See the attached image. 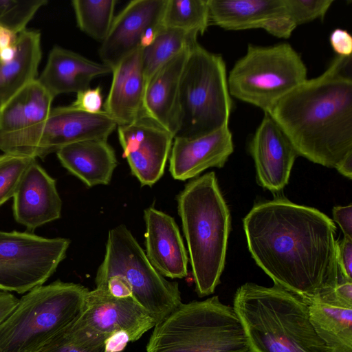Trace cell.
<instances>
[{
	"label": "cell",
	"mask_w": 352,
	"mask_h": 352,
	"mask_svg": "<svg viewBox=\"0 0 352 352\" xmlns=\"http://www.w3.org/2000/svg\"><path fill=\"white\" fill-rule=\"evenodd\" d=\"M243 222L252 257L275 285L309 301L338 283L336 227L322 212L278 196L256 203Z\"/></svg>",
	"instance_id": "1"
},
{
	"label": "cell",
	"mask_w": 352,
	"mask_h": 352,
	"mask_svg": "<svg viewBox=\"0 0 352 352\" xmlns=\"http://www.w3.org/2000/svg\"><path fill=\"white\" fill-rule=\"evenodd\" d=\"M71 105L87 113L101 112L104 105L102 88H88L77 93L76 98Z\"/></svg>",
	"instance_id": "35"
},
{
	"label": "cell",
	"mask_w": 352,
	"mask_h": 352,
	"mask_svg": "<svg viewBox=\"0 0 352 352\" xmlns=\"http://www.w3.org/2000/svg\"><path fill=\"white\" fill-rule=\"evenodd\" d=\"M109 73H112V68L103 63L93 61L69 50L54 46L37 80L55 98L59 94H77L87 89L93 79Z\"/></svg>",
	"instance_id": "21"
},
{
	"label": "cell",
	"mask_w": 352,
	"mask_h": 352,
	"mask_svg": "<svg viewBox=\"0 0 352 352\" xmlns=\"http://www.w3.org/2000/svg\"><path fill=\"white\" fill-rule=\"evenodd\" d=\"M61 164L89 187L107 185L118 162L107 140H89L67 145L56 152Z\"/></svg>",
	"instance_id": "23"
},
{
	"label": "cell",
	"mask_w": 352,
	"mask_h": 352,
	"mask_svg": "<svg viewBox=\"0 0 352 352\" xmlns=\"http://www.w3.org/2000/svg\"><path fill=\"white\" fill-rule=\"evenodd\" d=\"M62 201L56 181L36 161L26 170L13 197V214L29 230L60 218Z\"/></svg>",
	"instance_id": "18"
},
{
	"label": "cell",
	"mask_w": 352,
	"mask_h": 352,
	"mask_svg": "<svg viewBox=\"0 0 352 352\" xmlns=\"http://www.w3.org/2000/svg\"><path fill=\"white\" fill-rule=\"evenodd\" d=\"M156 323L132 297L117 298L96 288L88 291L82 311L69 328L88 341L106 344L109 338L119 335L135 342Z\"/></svg>",
	"instance_id": "12"
},
{
	"label": "cell",
	"mask_w": 352,
	"mask_h": 352,
	"mask_svg": "<svg viewBox=\"0 0 352 352\" xmlns=\"http://www.w3.org/2000/svg\"><path fill=\"white\" fill-rule=\"evenodd\" d=\"M145 254L163 276L182 278L188 274V256L178 226L170 215L149 207L144 210Z\"/></svg>",
	"instance_id": "19"
},
{
	"label": "cell",
	"mask_w": 352,
	"mask_h": 352,
	"mask_svg": "<svg viewBox=\"0 0 352 352\" xmlns=\"http://www.w3.org/2000/svg\"><path fill=\"white\" fill-rule=\"evenodd\" d=\"M337 170L342 175L351 179L352 178V157L343 162Z\"/></svg>",
	"instance_id": "42"
},
{
	"label": "cell",
	"mask_w": 352,
	"mask_h": 352,
	"mask_svg": "<svg viewBox=\"0 0 352 352\" xmlns=\"http://www.w3.org/2000/svg\"><path fill=\"white\" fill-rule=\"evenodd\" d=\"M192 45L184 49L163 65L149 80L145 89L144 116L153 120L173 135L177 130L181 77Z\"/></svg>",
	"instance_id": "22"
},
{
	"label": "cell",
	"mask_w": 352,
	"mask_h": 352,
	"mask_svg": "<svg viewBox=\"0 0 352 352\" xmlns=\"http://www.w3.org/2000/svg\"><path fill=\"white\" fill-rule=\"evenodd\" d=\"M116 0H74L72 1L79 29L101 43L107 38L114 16Z\"/></svg>",
	"instance_id": "29"
},
{
	"label": "cell",
	"mask_w": 352,
	"mask_h": 352,
	"mask_svg": "<svg viewBox=\"0 0 352 352\" xmlns=\"http://www.w3.org/2000/svg\"><path fill=\"white\" fill-rule=\"evenodd\" d=\"M233 307L251 352H327L307 301L282 287L246 283L237 289Z\"/></svg>",
	"instance_id": "3"
},
{
	"label": "cell",
	"mask_w": 352,
	"mask_h": 352,
	"mask_svg": "<svg viewBox=\"0 0 352 352\" xmlns=\"http://www.w3.org/2000/svg\"><path fill=\"white\" fill-rule=\"evenodd\" d=\"M54 98L37 79L30 83L0 108V135L37 129L47 120Z\"/></svg>",
	"instance_id": "24"
},
{
	"label": "cell",
	"mask_w": 352,
	"mask_h": 352,
	"mask_svg": "<svg viewBox=\"0 0 352 352\" xmlns=\"http://www.w3.org/2000/svg\"><path fill=\"white\" fill-rule=\"evenodd\" d=\"M209 22L228 30L261 28L289 38L296 26L289 18L285 0H208Z\"/></svg>",
	"instance_id": "15"
},
{
	"label": "cell",
	"mask_w": 352,
	"mask_h": 352,
	"mask_svg": "<svg viewBox=\"0 0 352 352\" xmlns=\"http://www.w3.org/2000/svg\"><path fill=\"white\" fill-rule=\"evenodd\" d=\"M41 56L38 31L25 30L18 34L14 58L0 61V108L37 79Z\"/></svg>",
	"instance_id": "25"
},
{
	"label": "cell",
	"mask_w": 352,
	"mask_h": 352,
	"mask_svg": "<svg viewBox=\"0 0 352 352\" xmlns=\"http://www.w3.org/2000/svg\"><path fill=\"white\" fill-rule=\"evenodd\" d=\"M38 352H106V344H97L74 333L69 327Z\"/></svg>",
	"instance_id": "33"
},
{
	"label": "cell",
	"mask_w": 352,
	"mask_h": 352,
	"mask_svg": "<svg viewBox=\"0 0 352 352\" xmlns=\"http://www.w3.org/2000/svg\"><path fill=\"white\" fill-rule=\"evenodd\" d=\"M329 41L338 56H351L352 37L346 30L340 28L335 29L330 34Z\"/></svg>",
	"instance_id": "37"
},
{
	"label": "cell",
	"mask_w": 352,
	"mask_h": 352,
	"mask_svg": "<svg viewBox=\"0 0 352 352\" xmlns=\"http://www.w3.org/2000/svg\"><path fill=\"white\" fill-rule=\"evenodd\" d=\"M18 40V34L9 29L0 27V50L14 47Z\"/></svg>",
	"instance_id": "41"
},
{
	"label": "cell",
	"mask_w": 352,
	"mask_h": 352,
	"mask_svg": "<svg viewBox=\"0 0 352 352\" xmlns=\"http://www.w3.org/2000/svg\"><path fill=\"white\" fill-rule=\"evenodd\" d=\"M256 168V180L263 188L279 192L288 184L298 154L275 120L267 113L249 144Z\"/></svg>",
	"instance_id": "16"
},
{
	"label": "cell",
	"mask_w": 352,
	"mask_h": 352,
	"mask_svg": "<svg viewBox=\"0 0 352 352\" xmlns=\"http://www.w3.org/2000/svg\"><path fill=\"white\" fill-rule=\"evenodd\" d=\"M70 241L0 231V289L24 294L43 285L65 258Z\"/></svg>",
	"instance_id": "11"
},
{
	"label": "cell",
	"mask_w": 352,
	"mask_h": 352,
	"mask_svg": "<svg viewBox=\"0 0 352 352\" xmlns=\"http://www.w3.org/2000/svg\"><path fill=\"white\" fill-rule=\"evenodd\" d=\"M197 38L195 34L162 25L151 44L142 49V62L146 85L163 65L184 49L197 43Z\"/></svg>",
	"instance_id": "27"
},
{
	"label": "cell",
	"mask_w": 352,
	"mask_h": 352,
	"mask_svg": "<svg viewBox=\"0 0 352 352\" xmlns=\"http://www.w3.org/2000/svg\"><path fill=\"white\" fill-rule=\"evenodd\" d=\"M88 291L59 280L29 291L0 323V352H38L78 318Z\"/></svg>",
	"instance_id": "6"
},
{
	"label": "cell",
	"mask_w": 352,
	"mask_h": 352,
	"mask_svg": "<svg viewBox=\"0 0 352 352\" xmlns=\"http://www.w3.org/2000/svg\"><path fill=\"white\" fill-rule=\"evenodd\" d=\"M118 127L104 111L96 113L72 105L52 108L37 129L12 136L0 135V150L33 158L45 157L61 148L89 140H107Z\"/></svg>",
	"instance_id": "10"
},
{
	"label": "cell",
	"mask_w": 352,
	"mask_h": 352,
	"mask_svg": "<svg viewBox=\"0 0 352 352\" xmlns=\"http://www.w3.org/2000/svg\"><path fill=\"white\" fill-rule=\"evenodd\" d=\"M337 262L340 276L352 280V238L344 236L338 241Z\"/></svg>",
	"instance_id": "36"
},
{
	"label": "cell",
	"mask_w": 352,
	"mask_h": 352,
	"mask_svg": "<svg viewBox=\"0 0 352 352\" xmlns=\"http://www.w3.org/2000/svg\"><path fill=\"white\" fill-rule=\"evenodd\" d=\"M209 24L208 0H167L162 26L198 36L204 34Z\"/></svg>",
	"instance_id": "28"
},
{
	"label": "cell",
	"mask_w": 352,
	"mask_h": 352,
	"mask_svg": "<svg viewBox=\"0 0 352 352\" xmlns=\"http://www.w3.org/2000/svg\"><path fill=\"white\" fill-rule=\"evenodd\" d=\"M333 3V0H285L287 15L296 27L322 19Z\"/></svg>",
	"instance_id": "32"
},
{
	"label": "cell",
	"mask_w": 352,
	"mask_h": 352,
	"mask_svg": "<svg viewBox=\"0 0 352 352\" xmlns=\"http://www.w3.org/2000/svg\"><path fill=\"white\" fill-rule=\"evenodd\" d=\"M118 135L132 174L142 186H151L162 176L174 135L148 117L118 126Z\"/></svg>",
	"instance_id": "14"
},
{
	"label": "cell",
	"mask_w": 352,
	"mask_h": 352,
	"mask_svg": "<svg viewBox=\"0 0 352 352\" xmlns=\"http://www.w3.org/2000/svg\"><path fill=\"white\" fill-rule=\"evenodd\" d=\"M146 352H251L233 307L217 296L181 303L158 321Z\"/></svg>",
	"instance_id": "5"
},
{
	"label": "cell",
	"mask_w": 352,
	"mask_h": 352,
	"mask_svg": "<svg viewBox=\"0 0 352 352\" xmlns=\"http://www.w3.org/2000/svg\"><path fill=\"white\" fill-rule=\"evenodd\" d=\"M232 104L223 58L195 43L181 77L174 138H197L228 125Z\"/></svg>",
	"instance_id": "7"
},
{
	"label": "cell",
	"mask_w": 352,
	"mask_h": 352,
	"mask_svg": "<svg viewBox=\"0 0 352 352\" xmlns=\"http://www.w3.org/2000/svg\"><path fill=\"white\" fill-rule=\"evenodd\" d=\"M46 3V0H0V27L20 34L26 30L28 23Z\"/></svg>",
	"instance_id": "30"
},
{
	"label": "cell",
	"mask_w": 352,
	"mask_h": 352,
	"mask_svg": "<svg viewBox=\"0 0 352 352\" xmlns=\"http://www.w3.org/2000/svg\"><path fill=\"white\" fill-rule=\"evenodd\" d=\"M167 0H135L115 16L98 53L113 69L122 59L153 41L162 27Z\"/></svg>",
	"instance_id": "13"
},
{
	"label": "cell",
	"mask_w": 352,
	"mask_h": 352,
	"mask_svg": "<svg viewBox=\"0 0 352 352\" xmlns=\"http://www.w3.org/2000/svg\"><path fill=\"white\" fill-rule=\"evenodd\" d=\"M309 318L327 352H352V308L307 301Z\"/></svg>",
	"instance_id": "26"
},
{
	"label": "cell",
	"mask_w": 352,
	"mask_h": 352,
	"mask_svg": "<svg viewBox=\"0 0 352 352\" xmlns=\"http://www.w3.org/2000/svg\"><path fill=\"white\" fill-rule=\"evenodd\" d=\"M269 114L298 155L337 170L352 157V56H337L321 75L305 80Z\"/></svg>",
	"instance_id": "2"
},
{
	"label": "cell",
	"mask_w": 352,
	"mask_h": 352,
	"mask_svg": "<svg viewBox=\"0 0 352 352\" xmlns=\"http://www.w3.org/2000/svg\"><path fill=\"white\" fill-rule=\"evenodd\" d=\"M196 292L214 293L225 267L231 230L230 210L214 172L189 182L177 196Z\"/></svg>",
	"instance_id": "4"
},
{
	"label": "cell",
	"mask_w": 352,
	"mask_h": 352,
	"mask_svg": "<svg viewBox=\"0 0 352 352\" xmlns=\"http://www.w3.org/2000/svg\"><path fill=\"white\" fill-rule=\"evenodd\" d=\"M19 302V298L10 292H0V323L13 311Z\"/></svg>",
	"instance_id": "40"
},
{
	"label": "cell",
	"mask_w": 352,
	"mask_h": 352,
	"mask_svg": "<svg viewBox=\"0 0 352 352\" xmlns=\"http://www.w3.org/2000/svg\"><path fill=\"white\" fill-rule=\"evenodd\" d=\"M142 49L122 59L112 69L113 78L104 111L118 126L129 124L144 116L146 80L142 69Z\"/></svg>",
	"instance_id": "20"
},
{
	"label": "cell",
	"mask_w": 352,
	"mask_h": 352,
	"mask_svg": "<svg viewBox=\"0 0 352 352\" xmlns=\"http://www.w3.org/2000/svg\"><path fill=\"white\" fill-rule=\"evenodd\" d=\"M233 151L228 125L197 138H174L169 170L175 179H192L208 168L223 167Z\"/></svg>",
	"instance_id": "17"
},
{
	"label": "cell",
	"mask_w": 352,
	"mask_h": 352,
	"mask_svg": "<svg viewBox=\"0 0 352 352\" xmlns=\"http://www.w3.org/2000/svg\"><path fill=\"white\" fill-rule=\"evenodd\" d=\"M314 299L340 307L352 308V280L341 277L332 291Z\"/></svg>",
	"instance_id": "34"
},
{
	"label": "cell",
	"mask_w": 352,
	"mask_h": 352,
	"mask_svg": "<svg viewBox=\"0 0 352 352\" xmlns=\"http://www.w3.org/2000/svg\"><path fill=\"white\" fill-rule=\"evenodd\" d=\"M98 289L107 290L117 298L132 297L131 289L126 280L120 276L110 277L104 285Z\"/></svg>",
	"instance_id": "38"
},
{
	"label": "cell",
	"mask_w": 352,
	"mask_h": 352,
	"mask_svg": "<svg viewBox=\"0 0 352 352\" xmlns=\"http://www.w3.org/2000/svg\"><path fill=\"white\" fill-rule=\"evenodd\" d=\"M35 160L12 153L0 155V206L14 197L26 170Z\"/></svg>",
	"instance_id": "31"
},
{
	"label": "cell",
	"mask_w": 352,
	"mask_h": 352,
	"mask_svg": "<svg viewBox=\"0 0 352 352\" xmlns=\"http://www.w3.org/2000/svg\"><path fill=\"white\" fill-rule=\"evenodd\" d=\"M113 276L126 280L132 298L157 322L182 303L178 283L166 280L155 269L124 225L109 232L104 258L95 278L96 288L102 287Z\"/></svg>",
	"instance_id": "9"
},
{
	"label": "cell",
	"mask_w": 352,
	"mask_h": 352,
	"mask_svg": "<svg viewBox=\"0 0 352 352\" xmlns=\"http://www.w3.org/2000/svg\"><path fill=\"white\" fill-rule=\"evenodd\" d=\"M336 222L340 226L344 236L352 238V206H336L332 210Z\"/></svg>",
	"instance_id": "39"
},
{
	"label": "cell",
	"mask_w": 352,
	"mask_h": 352,
	"mask_svg": "<svg viewBox=\"0 0 352 352\" xmlns=\"http://www.w3.org/2000/svg\"><path fill=\"white\" fill-rule=\"evenodd\" d=\"M298 53L286 43L249 45L228 76L230 96L270 113L285 95L307 80Z\"/></svg>",
	"instance_id": "8"
}]
</instances>
